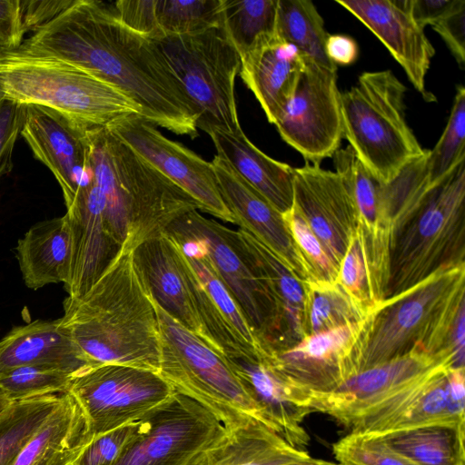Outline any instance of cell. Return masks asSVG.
<instances>
[{
  "label": "cell",
  "instance_id": "cell-1",
  "mask_svg": "<svg viewBox=\"0 0 465 465\" xmlns=\"http://www.w3.org/2000/svg\"><path fill=\"white\" fill-rule=\"evenodd\" d=\"M16 51L74 65L121 90L154 125L198 136L195 108L162 50L123 25L106 3L73 0Z\"/></svg>",
  "mask_w": 465,
  "mask_h": 465
},
{
  "label": "cell",
  "instance_id": "cell-2",
  "mask_svg": "<svg viewBox=\"0 0 465 465\" xmlns=\"http://www.w3.org/2000/svg\"><path fill=\"white\" fill-rule=\"evenodd\" d=\"M60 320L89 366L120 364L159 372L155 304L136 268L134 250L120 247L84 295L67 296Z\"/></svg>",
  "mask_w": 465,
  "mask_h": 465
},
{
  "label": "cell",
  "instance_id": "cell-3",
  "mask_svg": "<svg viewBox=\"0 0 465 465\" xmlns=\"http://www.w3.org/2000/svg\"><path fill=\"white\" fill-rule=\"evenodd\" d=\"M87 138L105 228L119 247L134 250L185 213L199 210L187 193L107 128L88 130Z\"/></svg>",
  "mask_w": 465,
  "mask_h": 465
},
{
  "label": "cell",
  "instance_id": "cell-4",
  "mask_svg": "<svg viewBox=\"0 0 465 465\" xmlns=\"http://www.w3.org/2000/svg\"><path fill=\"white\" fill-rule=\"evenodd\" d=\"M463 307L465 264L382 300L361 322L349 357L352 376L413 351L452 352L450 336Z\"/></svg>",
  "mask_w": 465,
  "mask_h": 465
},
{
  "label": "cell",
  "instance_id": "cell-5",
  "mask_svg": "<svg viewBox=\"0 0 465 465\" xmlns=\"http://www.w3.org/2000/svg\"><path fill=\"white\" fill-rule=\"evenodd\" d=\"M0 90L18 104L53 109L84 130L143 117L140 107L113 84L64 61L16 50H0Z\"/></svg>",
  "mask_w": 465,
  "mask_h": 465
},
{
  "label": "cell",
  "instance_id": "cell-6",
  "mask_svg": "<svg viewBox=\"0 0 465 465\" xmlns=\"http://www.w3.org/2000/svg\"><path fill=\"white\" fill-rule=\"evenodd\" d=\"M406 93L407 87L391 70L364 72L355 85L341 93L343 137L383 183L427 153L407 123Z\"/></svg>",
  "mask_w": 465,
  "mask_h": 465
},
{
  "label": "cell",
  "instance_id": "cell-7",
  "mask_svg": "<svg viewBox=\"0 0 465 465\" xmlns=\"http://www.w3.org/2000/svg\"><path fill=\"white\" fill-rule=\"evenodd\" d=\"M465 161L435 187L397 236L385 299L465 264Z\"/></svg>",
  "mask_w": 465,
  "mask_h": 465
},
{
  "label": "cell",
  "instance_id": "cell-8",
  "mask_svg": "<svg viewBox=\"0 0 465 465\" xmlns=\"http://www.w3.org/2000/svg\"><path fill=\"white\" fill-rule=\"evenodd\" d=\"M154 304L160 335L159 374L175 391L210 410L229 430L253 420L269 427L227 358Z\"/></svg>",
  "mask_w": 465,
  "mask_h": 465
},
{
  "label": "cell",
  "instance_id": "cell-9",
  "mask_svg": "<svg viewBox=\"0 0 465 465\" xmlns=\"http://www.w3.org/2000/svg\"><path fill=\"white\" fill-rule=\"evenodd\" d=\"M151 39L193 104L197 128L207 134L241 130L235 98L241 59L223 24L193 34Z\"/></svg>",
  "mask_w": 465,
  "mask_h": 465
},
{
  "label": "cell",
  "instance_id": "cell-10",
  "mask_svg": "<svg viewBox=\"0 0 465 465\" xmlns=\"http://www.w3.org/2000/svg\"><path fill=\"white\" fill-rule=\"evenodd\" d=\"M138 421L135 437L114 465H191L232 431L210 410L177 391Z\"/></svg>",
  "mask_w": 465,
  "mask_h": 465
},
{
  "label": "cell",
  "instance_id": "cell-11",
  "mask_svg": "<svg viewBox=\"0 0 465 465\" xmlns=\"http://www.w3.org/2000/svg\"><path fill=\"white\" fill-rule=\"evenodd\" d=\"M174 389L159 372L120 364L87 367L72 376L66 392L79 404L92 439L137 421Z\"/></svg>",
  "mask_w": 465,
  "mask_h": 465
},
{
  "label": "cell",
  "instance_id": "cell-12",
  "mask_svg": "<svg viewBox=\"0 0 465 465\" xmlns=\"http://www.w3.org/2000/svg\"><path fill=\"white\" fill-rule=\"evenodd\" d=\"M164 233L173 243L204 341L226 358H267L243 312L218 277L201 244L193 238Z\"/></svg>",
  "mask_w": 465,
  "mask_h": 465
},
{
  "label": "cell",
  "instance_id": "cell-13",
  "mask_svg": "<svg viewBox=\"0 0 465 465\" xmlns=\"http://www.w3.org/2000/svg\"><path fill=\"white\" fill-rule=\"evenodd\" d=\"M229 229L193 210L173 221L164 232L193 238L201 244L267 353L278 339L276 305L266 284L232 243Z\"/></svg>",
  "mask_w": 465,
  "mask_h": 465
},
{
  "label": "cell",
  "instance_id": "cell-14",
  "mask_svg": "<svg viewBox=\"0 0 465 465\" xmlns=\"http://www.w3.org/2000/svg\"><path fill=\"white\" fill-rule=\"evenodd\" d=\"M340 97L337 69L306 57L294 93L273 124L282 140L310 164L320 165L340 148L343 137Z\"/></svg>",
  "mask_w": 465,
  "mask_h": 465
},
{
  "label": "cell",
  "instance_id": "cell-15",
  "mask_svg": "<svg viewBox=\"0 0 465 465\" xmlns=\"http://www.w3.org/2000/svg\"><path fill=\"white\" fill-rule=\"evenodd\" d=\"M106 128L187 193L199 210L235 223L220 194L211 162L168 139L140 115L122 118Z\"/></svg>",
  "mask_w": 465,
  "mask_h": 465
},
{
  "label": "cell",
  "instance_id": "cell-16",
  "mask_svg": "<svg viewBox=\"0 0 465 465\" xmlns=\"http://www.w3.org/2000/svg\"><path fill=\"white\" fill-rule=\"evenodd\" d=\"M453 367V354L413 351L358 372L336 390L312 395L311 408L348 428L360 414L431 372Z\"/></svg>",
  "mask_w": 465,
  "mask_h": 465
},
{
  "label": "cell",
  "instance_id": "cell-17",
  "mask_svg": "<svg viewBox=\"0 0 465 465\" xmlns=\"http://www.w3.org/2000/svg\"><path fill=\"white\" fill-rule=\"evenodd\" d=\"M293 205L339 268L358 223V211L341 177L308 163L293 168Z\"/></svg>",
  "mask_w": 465,
  "mask_h": 465
},
{
  "label": "cell",
  "instance_id": "cell-18",
  "mask_svg": "<svg viewBox=\"0 0 465 465\" xmlns=\"http://www.w3.org/2000/svg\"><path fill=\"white\" fill-rule=\"evenodd\" d=\"M87 131L53 109L25 104L20 134L55 177L66 207L92 177Z\"/></svg>",
  "mask_w": 465,
  "mask_h": 465
},
{
  "label": "cell",
  "instance_id": "cell-19",
  "mask_svg": "<svg viewBox=\"0 0 465 465\" xmlns=\"http://www.w3.org/2000/svg\"><path fill=\"white\" fill-rule=\"evenodd\" d=\"M220 194L235 223L277 255L302 282L313 281L283 214L250 185L222 156L211 162Z\"/></svg>",
  "mask_w": 465,
  "mask_h": 465
},
{
  "label": "cell",
  "instance_id": "cell-20",
  "mask_svg": "<svg viewBox=\"0 0 465 465\" xmlns=\"http://www.w3.org/2000/svg\"><path fill=\"white\" fill-rule=\"evenodd\" d=\"M385 45L414 88L430 102L426 74L435 49L413 18L411 0H336Z\"/></svg>",
  "mask_w": 465,
  "mask_h": 465
},
{
  "label": "cell",
  "instance_id": "cell-21",
  "mask_svg": "<svg viewBox=\"0 0 465 465\" xmlns=\"http://www.w3.org/2000/svg\"><path fill=\"white\" fill-rule=\"evenodd\" d=\"M361 322L305 336L292 347L272 351V366L312 395L329 393L352 376L350 353Z\"/></svg>",
  "mask_w": 465,
  "mask_h": 465
},
{
  "label": "cell",
  "instance_id": "cell-22",
  "mask_svg": "<svg viewBox=\"0 0 465 465\" xmlns=\"http://www.w3.org/2000/svg\"><path fill=\"white\" fill-rule=\"evenodd\" d=\"M268 426L291 446L306 450L310 437L302 423L312 412V394L275 370L267 359L227 358Z\"/></svg>",
  "mask_w": 465,
  "mask_h": 465
},
{
  "label": "cell",
  "instance_id": "cell-23",
  "mask_svg": "<svg viewBox=\"0 0 465 465\" xmlns=\"http://www.w3.org/2000/svg\"><path fill=\"white\" fill-rule=\"evenodd\" d=\"M66 209L73 253L69 279L64 288L69 297L78 298L99 279L120 247L106 231L104 201L93 175Z\"/></svg>",
  "mask_w": 465,
  "mask_h": 465
},
{
  "label": "cell",
  "instance_id": "cell-24",
  "mask_svg": "<svg viewBox=\"0 0 465 465\" xmlns=\"http://www.w3.org/2000/svg\"><path fill=\"white\" fill-rule=\"evenodd\" d=\"M230 238L274 300L279 322L278 339L272 351L286 350L303 339L302 312L305 284L264 244L246 231L229 229ZM271 351V352H272Z\"/></svg>",
  "mask_w": 465,
  "mask_h": 465
},
{
  "label": "cell",
  "instance_id": "cell-25",
  "mask_svg": "<svg viewBox=\"0 0 465 465\" xmlns=\"http://www.w3.org/2000/svg\"><path fill=\"white\" fill-rule=\"evenodd\" d=\"M305 56L276 34L241 59L240 76L274 124L292 96L305 68Z\"/></svg>",
  "mask_w": 465,
  "mask_h": 465
},
{
  "label": "cell",
  "instance_id": "cell-26",
  "mask_svg": "<svg viewBox=\"0 0 465 465\" xmlns=\"http://www.w3.org/2000/svg\"><path fill=\"white\" fill-rule=\"evenodd\" d=\"M139 274L153 302L204 341L203 331L171 240L163 232L134 250Z\"/></svg>",
  "mask_w": 465,
  "mask_h": 465
},
{
  "label": "cell",
  "instance_id": "cell-27",
  "mask_svg": "<svg viewBox=\"0 0 465 465\" xmlns=\"http://www.w3.org/2000/svg\"><path fill=\"white\" fill-rule=\"evenodd\" d=\"M26 365L57 368L74 375L89 366L61 320H36L13 327L0 340V372Z\"/></svg>",
  "mask_w": 465,
  "mask_h": 465
},
{
  "label": "cell",
  "instance_id": "cell-28",
  "mask_svg": "<svg viewBox=\"0 0 465 465\" xmlns=\"http://www.w3.org/2000/svg\"><path fill=\"white\" fill-rule=\"evenodd\" d=\"M218 155L282 214L293 204V168L258 149L242 130L208 134Z\"/></svg>",
  "mask_w": 465,
  "mask_h": 465
},
{
  "label": "cell",
  "instance_id": "cell-29",
  "mask_svg": "<svg viewBox=\"0 0 465 465\" xmlns=\"http://www.w3.org/2000/svg\"><path fill=\"white\" fill-rule=\"evenodd\" d=\"M72 228L66 213L34 224L17 242L15 254L25 286L38 290L69 279Z\"/></svg>",
  "mask_w": 465,
  "mask_h": 465
},
{
  "label": "cell",
  "instance_id": "cell-30",
  "mask_svg": "<svg viewBox=\"0 0 465 465\" xmlns=\"http://www.w3.org/2000/svg\"><path fill=\"white\" fill-rule=\"evenodd\" d=\"M92 440L82 409L64 392L11 465H74Z\"/></svg>",
  "mask_w": 465,
  "mask_h": 465
},
{
  "label": "cell",
  "instance_id": "cell-31",
  "mask_svg": "<svg viewBox=\"0 0 465 465\" xmlns=\"http://www.w3.org/2000/svg\"><path fill=\"white\" fill-rule=\"evenodd\" d=\"M310 457L307 450L295 449L276 431L253 420L232 430L224 441L191 465H287Z\"/></svg>",
  "mask_w": 465,
  "mask_h": 465
},
{
  "label": "cell",
  "instance_id": "cell-32",
  "mask_svg": "<svg viewBox=\"0 0 465 465\" xmlns=\"http://www.w3.org/2000/svg\"><path fill=\"white\" fill-rule=\"evenodd\" d=\"M465 421L433 423L376 435L416 465H464Z\"/></svg>",
  "mask_w": 465,
  "mask_h": 465
},
{
  "label": "cell",
  "instance_id": "cell-33",
  "mask_svg": "<svg viewBox=\"0 0 465 465\" xmlns=\"http://www.w3.org/2000/svg\"><path fill=\"white\" fill-rule=\"evenodd\" d=\"M304 284L303 338L361 322L368 314L337 282L305 281Z\"/></svg>",
  "mask_w": 465,
  "mask_h": 465
},
{
  "label": "cell",
  "instance_id": "cell-34",
  "mask_svg": "<svg viewBox=\"0 0 465 465\" xmlns=\"http://www.w3.org/2000/svg\"><path fill=\"white\" fill-rule=\"evenodd\" d=\"M276 35L310 60L337 69L325 54L324 45L329 34L312 1L278 0Z\"/></svg>",
  "mask_w": 465,
  "mask_h": 465
},
{
  "label": "cell",
  "instance_id": "cell-35",
  "mask_svg": "<svg viewBox=\"0 0 465 465\" xmlns=\"http://www.w3.org/2000/svg\"><path fill=\"white\" fill-rule=\"evenodd\" d=\"M278 0H223V24L240 58L276 34Z\"/></svg>",
  "mask_w": 465,
  "mask_h": 465
},
{
  "label": "cell",
  "instance_id": "cell-36",
  "mask_svg": "<svg viewBox=\"0 0 465 465\" xmlns=\"http://www.w3.org/2000/svg\"><path fill=\"white\" fill-rule=\"evenodd\" d=\"M54 393L12 402L0 414V465H11L61 399Z\"/></svg>",
  "mask_w": 465,
  "mask_h": 465
},
{
  "label": "cell",
  "instance_id": "cell-37",
  "mask_svg": "<svg viewBox=\"0 0 465 465\" xmlns=\"http://www.w3.org/2000/svg\"><path fill=\"white\" fill-rule=\"evenodd\" d=\"M465 161V88L457 86L451 112L439 141L426 155V173L431 187L441 183Z\"/></svg>",
  "mask_w": 465,
  "mask_h": 465
},
{
  "label": "cell",
  "instance_id": "cell-38",
  "mask_svg": "<svg viewBox=\"0 0 465 465\" xmlns=\"http://www.w3.org/2000/svg\"><path fill=\"white\" fill-rule=\"evenodd\" d=\"M162 35L193 34L223 23V0H154Z\"/></svg>",
  "mask_w": 465,
  "mask_h": 465
},
{
  "label": "cell",
  "instance_id": "cell-39",
  "mask_svg": "<svg viewBox=\"0 0 465 465\" xmlns=\"http://www.w3.org/2000/svg\"><path fill=\"white\" fill-rule=\"evenodd\" d=\"M72 374L63 370L26 365L0 372V389L12 401L67 391Z\"/></svg>",
  "mask_w": 465,
  "mask_h": 465
},
{
  "label": "cell",
  "instance_id": "cell-40",
  "mask_svg": "<svg viewBox=\"0 0 465 465\" xmlns=\"http://www.w3.org/2000/svg\"><path fill=\"white\" fill-rule=\"evenodd\" d=\"M337 282L367 313L382 301L373 282L365 254L363 234L359 224L340 263Z\"/></svg>",
  "mask_w": 465,
  "mask_h": 465
},
{
  "label": "cell",
  "instance_id": "cell-41",
  "mask_svg": "<svg viewBox=\"0 0 465 465\" xmlns=\"http://www.w3.org/2000/svg\"><path fill=\"white\" fill-rule=\"evenodd\" d=\"M283 219L300 252L307 262L313 281L336 282L339 268L331 262L304 217L292 204Z\"/></svg>",
  "mask_w": 465,
  "mask_h": 465
},
{
  "label": "cell",
  "instance_id": "cell-42",
  "mask_svg": "<svg viewBox=\"0 0 465 465\" xmlns=\"http://www.w3.org/2000/svg\"><path fill=\"white\" fill-rule=\"evenodd\" d=\"M342 465H416L387 447L376 435L349 433L332 446Z\"/></svg>",
  "mask_w": 465,
  "mask_h": 465
},
{
  "label": "cell",
  "instance_id": "cell-43",
  "mask_svg": "<svg viewBox=\"0 0 465 465\" xmlns=\"http://www.w3.org/2000/svg\"><path fill=\"white\" fill-rule=\"evenodd\" d=\"M139 421H134L94 438L74 465H114L135 437Z\"/></svg>",
  "mask_w": 465,
  "mask_h": 465
},
{
  "label": "cell",
  "instance_id": "cell-44",
  "mask_svg": "<svg viewBox=\"0 0 465 465\" xmlns=\"http://www.w3.org/2000/svg\"><path fill=\"white\" fill-rule=\"evenodd\" d=\"M108 5L114 17L131 31L148 38L162 35L154 0H120Z\"/></svg>",
  "mask_w": 465,
  "mask_h": 465
},
{
  "label": "cell",
  "instance_id": "cell-45",
  "mask_svg": "<svg viewBox=\"0 0 465 465\" xmlns=\"http://www.w3.org/2000/svg\"><path fill=\"white\" fill-rule=\"evenodd\" d=\"M25 104L0 99V183L13 169V152L21 134Z\"/></svg>",
  "mask_w": 465,
  "mask_h": 465
},
{
  "label": "cell",
  "instance_id": "cell-46",
  "mask_svg": "<svg viewBox=\"0 0 465 465\" xmlns=\"http://www.w3.org/2000/svg\"><path fill=\"white\" fill-rule=\"evenodd\" d=\"M437 32L458 64H465V0H459L456 6L444 17L431 25Z\"/></svg>",
  "mask_w": 465,
  "mask_h": 465
},
{
  "label": "cell",
  "instance_id": "cell-47",
  "mask_svg": "<svg viewBox=\"0 0 465 465\" xmlns=\"http://www.w3.org/2000/svg\"><path fill=\"white\" fill-rule=\"evenodd\" d=\"M27 31L20 0H0V50H17Z\"/></svg>",
  "mask_w": 465,
  "mask_h": 465
},
{
  "label": "cell",
  "instance_id": "cell-48",
  "mask_svg": "<svg viewBox=\"0 0 465 465\" xmlns=\"http://www.w3.org/2000/svg\"><path fill=\"white\" fill-rule=\"evenodd\" d=\"M73 0L22 1L24 23L32 34L72 4Z\"/></svg>",
  "mask_w": 465,
  "mask_h": 465
},
{
  "label": "cell",
  "instance_id": "cell-49",
  "mask_svg": "<svg viewBox=\"0 0 465 465\" xmlns=\"http://www.w3.org/2000/svg\"><path fill=\"white\" fill-rule=\"evenodd\" d=\"M459 0H411V13L415 21L424 28L447 15Z\"/></svg>",
  "mask_w": 465,
  "mask_h": 465
},
{
  "label": "cell",
  "instance_id": "cell-50",
  "mask_svg": "<svg viewBox=\"0 0 465 465\" xmlns=\"http://www.w3.org/2000/svg\"><path fill=\"white\" fill-rule=\"evenodd\" d=\"M325 54L336 66L350 65L353 64L359 54L356 41L345 35H329L325 45Z\"/></svg>",
  "mask_w": 465,
  "mask_h": 465
},
{
  "label": "cell",
  "instance_id": "cell-51",
  "mask_svg": "<svg viewBox=\"0 0 465 465\" xmlns=\"http://www.w3.org/2000/svg\"><path fill=\"white\" fill-rule=\"evenodd\" d=\"M287 465H342V464H341V463L340 464H336V463H333V462H331V461H326V460H322L313 459V458L310 457L307 460L296 461V462H293V463H291V464H287Z\"/></svg>",
  "mask_w": 465,
  "mask_h": 465
},
{
  "label": "cell",
  "instance_id": "cell-52",
  "mask_svg": "<svg viewBox=\"0 0 465 465\" xmlns=\"http://www.w3.org/2000/svg\"><path fill=\"white\" fill-rule=\"evenodd\" d=\"M14 401H10L0 389V414Z\"/></svg>",
  "mask_w": 465,
  "mask_h": 465
},
{
  "label": "cell",
  "instance_id": "cell-53",
  "mask_svg": "<svg viewBox=\"0 0 465 465\" xmlns=\"http://www.w3.org/2000/svg\"><path fill=\"white\" fill-rule=\"evenodd\" d=\"M3 97L2 92L0 90V99Z\"/></svg>",
  "mask_w": 465,
  "mask_h": 465
}]
</instances>
